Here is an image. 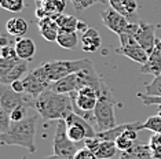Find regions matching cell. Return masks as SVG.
<instances>
[{"mask_svg": "<svg viewBox=\"0 0 161 159\" xmlns=\"http://www.w3.org/2000/svg\"><path fill=\"white\" fill-rule=\"evenodd\" d=\"M35 110L44 121L66 119L72 113H75L70 93H57L51 89L43 92L36 99Z\"/></svg>", "mask_w": 161, "mask_h": 159, "instance_id": "6da1fadb", "label": "cell"}, {"mask_svg": "<svg viewBox=\"0 0 161 159\" xmlns=\"http://www.w3.org/2000/svg\"><path fill=\"white\" fill-rule=\"evenodd\" d=\"M36 125L37 114L29 113L28 117L22 121L11 122L8 131L0 135V143L3 146H18L28 150L29 152H36Z\"/></svg>", "mask_w": 161, "mask_h": 159, "instance_id": "7a4b0ae2", "label": "cell"}, {"mask_svg": "<svg viewBox=\"0 0 161 159\" xmlns=\"http://www.w3.org/2000/svg\"><path fill=\"white\" fill-rule=\"evenodd\" d=\"M94 67L92 62L90 59H77V60H54V62L43 63L42 66L35 69V73H37L40 77L47 80L48 82H57L66 75L79 73L84 69Z\"/></svg>", "mask_w": 161, "mask_h": 159, "instance_id": "3957f363", "label": "cell"}, {"mask_svg": "<svg viewBox=\"0 0 161 159\" xmlns=\"http://www.w3.org/2000/svg\"><path fill=\"white\" fill-rule=\"evenodd\" d=\"M114 106H116V100L113 99L110 89L106 88L102 92V95L98 97L97 106H95V110H94L95 125H97L98 132L109 131V129L117 126L116 115H114Z\"/></svg>", "mask_w": 161, "mask_h": 159, "instance_id": "277c9868", "label": "cell"}, {"mask_svg": "<svg viewBox=\"0 0 161 159\" xmlns=\"http://www.w3.org/2000/svg\"><path fill=\"white\" fill-rule=\"evenodd\" d=\"M68 126L65 119H59L57 121L55 126V135H54V141H53V148H54V154L58 156H62L65 159H73L76 152H77V146L75 141H72L68 136L66 132Z\"/></svg>", "mask_w": 161, "mask_h": 159, "instance_id": "5b68a950", "label": "cell"}, {"mask_svg": "<svg viewBox=\"0 0 161 159\" xmlns=\"http://www.w3.org/2000/svg\"><path fill=\"white\" fill-rule=\"evenodd\" d=\"M19 106H26L29 108L36 107V99L28 93H18L10 85H2L0 88V107L8 114Z\"/></svg>", "mask_w": 161, "mask_h": 159, "instance_id": "8992f818", "label": "cell"}, {"mask_svg": "<svg viewBox=\"0 0 161 159\" xmlns=\"http://www.w3.org/2000/svg\"><path fill=\"white\" fill-rule=\"evenodd\" d=\"M65 122H66V126H68L66 132H68L69 139L75 143L83 141V140L88 139V137H94L98 133L90 121H87L86 118H83L81 115L76 113H72L65 119Z\"/></svg>", "mask_w": 161, "mask_h": 159, "instance_id": "52a82bcc", "label": "cell"}, {"mask_svg": "<svg viewBox=\"0 0 161 159\" xmlns=\"http://www.w3.org/2000/svg\"><path fill=\"white\" fill-rule=\"evenodd\" d=\"M120 40V48L116 49V52L119 55L127 56L128 59L134 60L136 63L145 64L149 59V54L145 51L141 47V44L136 41V38L134 36L128 34V33H123L119 36Z\"/></svg>", "mask_w": 161, "mask_h": 159, "instance_id": "ba28073f", "label": "cell"}, {"mask_svg": "<svg viewBox=\"0 0 161 159\" xmlns=\"http://www.w3.org/2000/svg\"><path fill=\"white\" fill-rule=\"evenodd\" d=\"M101 19L103 25L109 30H112L113 33H116L117 36L123 34V33H127L128 28H130V22H128V18L124 17L123 14L117 13L114 8L109 7L102 11L101 14Z\"/></svg>", "mask_w": 161, "mask_h": 159, "instance_id": "9c48e42d", "label": "cell"}, {"mask_svg": "<svg viewBox=\"0 0 161 159\" xmlns=\"http://www.w3.org/2000/svg\"><path fill=\"white\" fill-rule=\"evenodd\" d=\"M134 37L136 38V41L141 44V47L149 55L153 52V49H154V47H156V41H157L154 25L146 23V22H139Z\"/></svg>", "mask_w": 161, "mask_h": 159, "instance_id": "30bf717a", "label": "cell"}, {"mask_svg": "<svg viewBox=\"0 0 161 159\" xmlns=\"http://www.w3.org/2000/svg\"><path fill=\"white\" fill-rule=\"evenodd\" d=\"M22 80H24V84H25V93L31 95L32 97H35V99H37L43 92L48 91L50 86H51V82H48L43 77H40V75L37 73H35V71L28 73Z\"/></svg>", "mask_w": 161, "mask_h": 159, "instance_id": "8fae6325", "label": "cell"}, {"mask_svg": "<svg viewBox=\"0 0 161 159\" xmlns=\"http://www.w3.org/2000/svg\"><path fill=\"white\" fill-rule=\"evenodd\" d=\"M139 71L143 74H152L154 77L161 73V40L156 41V47L153 52L149 55L147 62L142 64Z\"/></svg>", "mask_w": 161, "mask_h": 159, "instance_id": "7c38bea8", "label": "cell"}, {"mask_svg": "<svg viewBox=\"0 0 161 159\" xmlns=\"http://www.w3.org/2000/svg\"><path fill=\"white\" fill-rule=\"evenodd\" d=\"M81 45L83 51L86 52H97L102 45V38L99 36V32L95 28H88L84 33H81Z\"/></svg>", "mask_w": 161, "mask_h": 159, "instance_id": "4fadbf2b", "label": "cell"}, {"mask_svg": "<svg viewBox=\"0 0 161 159\" xmlns=\"http://www.w3.org/2000/svg\"><path fill=\"white\" fill-rule=\"evenodd\" d=\"M28 67H29V64H28L26 60H18L8 71L0 74V84L2 85H11L14 81L21 80L22 75L28 71Z\"/></svg>", "mask_w": 161, "mask_h": 159, "instance_id": "5bb4252c", "label": "cell"}, {"mask_svg": "<svg viewBox=\"0 0 161 159\" xmlns=\"http://www.w3.org/2000/svg\"><path fill=\"white\" fill-rule=\"evenodd\" d=\"M50 89L54 92H57V93H72V92L79 91L77 73L66 75V77H64L62 80H59V81L53 82L50 86Z\"/></svg>", "mask_w": 161, "mask_h": 159, "instance_id": "9a60e30c", "label": "cell"}, {"mask_svg": "<svg viewBox=\"0 0 161 159\" xmlns=\"http://www.w3.org/2000/svg\"><path fill=\"white\" fill-rule=\"evenodd\" d=\"M39 30L42 37H44L47 41H57L58 34H59V26L54 18L46 17L43 19H39Z\"/></svg>", "mask_w": 161, "mask_h": 159, "instance_id": "2e32d148", "label": "cell"}, {"mask_svg": "<svg viewBox=\"0 0 161 159\" xmlns=\"http://www.w3.org/2000/svg\"><path fill=\"white\" fill-rule=\"evenodd\" d=\"M15 51L21 60L29 62V60L33 59V56L36 54V44L32 38L19 37L15 43Z\"/></svg>", "mask_w": 161, "mask_h": 159, "instance_id": "e0dca14e", "label": "cell"}, {"mask_svg": "<svg viewBox=\"0 0 161 159\" xmlns=\"http://www.w3.org/2000/svg\"><path fill=\"white\" fill-rule=\"evenodd\" d=\"M109 4L112 8H114L117 13L123 14L124 17H132L138 10L136 0H109Z\"/></svg>", "mask_w": 161, "mask_h": 159, "instance_id": "ac0fdd59", "label": "cell"}, {"mask_svg": "<svg viewBox=\"0 0 161 159\" xmlns=\"http://www.w3.org/2000/svg\"><path fill=\"white\" fill-rule=\"evenodd\" d=\"M6 29L8 32L10 36H14V37H21V36L26 34L28 32V22L24 19V18L15 17L11 18V19L7 21Z\"/></svg>", "mask_w": 161, "mask_h": 159, "instance_id": "d6986e66", "label": "cell"}, {"mask_svg": "<svg viewBox=\"0 0 161 159\" xmlns=\"http://www.w3.org/2000/svg\"><path fill=\"white\" fill-rule=\"evenodd\" d=\"M136 133H138V131H135V129H127L123 135H120L119 137H117L114 143H116L117 148H119V151L124 152V151L131 150V148L135 146L134 143L138 137Z\"/></svg>", "mask_w": 161, "mask_h": 159, "instance_id": "ffe728a7", "label": "cell"}, {"mask_svg": "<svg viewBox=\"0 0 161 159\" xmlns=\"http://www.w3.org/2000/svg\"><path fill=\"white\" fill-rule=\"evenodd\" d=\"M42 6L44 7L47 17L57 19L58 17L64 14V10L66 7V0H46L44 3H42Z\"/></svg>", "mask_w": 161, "mask_h": 159, "instance_id": "44dd1931", "label": "cell"}, {"mask_svg": "<svg viewBox=\"0 0 161 159\" xmlns=\"http://www.w3.org/2000/svg\"><path fill=\"white\" fill-rule=\"evenodd\" d=\"M57 43L59 44V47H62V48L73 51V49L77 48V44H79L77 32H59Z\"/></svg>", "mask_w": 161, "mask_h": 159, "instance_id": "7402d4cb", "label": "cell"}, {"mask_svg": "<svg viewBox=\"0 0 161 159\" xmlns=\"http://www.w3.org/2000/svg\"><path fill=\"white\" fill-rule=\"evenodd\" d=\"M117 151H119V148H117L114 141H101V146L95 151V155L98 159H112L116 158Z\"/></svg>", "mask_w": 161, "mask_h": 159, "instance_id": "603a6c76", "label": "cell"}, {"mask_svg": "<svg viewBox=\"0 0 161 159\" xmlns=\"http://www.w3.org/2000/svg\"><path fill=\"white\" fill-rule=\"evenodd\" d=\"M55 21H57L58 26H59L61 32H77L79 19L76 17L68 15V14H62Z\"/></svg>", "mask_w": 161, "mask_h": 159, "instance_id": "cb8c5ba5", "label": "cell"}, {"mask_svg": "<svg viewBox=\"0 0 161 159\" xmlns=\"http://www.w3.org/2000/svg\"><path fill=\"white\" fill-rule=\"evenodd\" d=\"M143 129L161 135V115H152L145 122H141L138 126V131H143Z\"/></svg>", "mask_w": 161, "mask_h": 159, "instance_id": "d4e9b609", "label": "cell"}, {"mask_svg": "<svg viewBox=\"0 0 161 159\" xmlns=\"http://www.w3.org/2000/svg\"><path fill=\"white\" fill-rule=\"evenodd\" d=\"M145 93L149 96H160L161 97V73L156 75L150 84H146L145 86Z\"/></svg>", "mask_w": 161, "mask_h": 159, "instance_id": "484cf974", "label": "cell"}, {"mask_svg": "<svg viewBox=\"0 0 161 159\" xmlns=\"http://www.w3.org/2000/svg\"><path fill=\"white\" fill-rule=\"evenodd\" d=\"M0 6L10 13H19L24 10V0H0Z\"/></svg>", "mask_w": 161, "mask_h": 159, "instance_id": "4316f807", "label": "cell"}, {"mask_svg": "<svg viewBox=\"0 0 161 159\" xmlns=\"http://www.w3.org/2000/svg\"><path fill=\"white\" fill-rule=\"evenodd\" d=\"M149 147L153 152V156L156 159H161V135L154 133V135L150 137Z\"/></svg>", "mask_w": 161, "mask_h": 159, "instance_id": "83f0119b", "label": "cell"}, {"mask_svg": "<svg viewBox=\"0 0 161 159\" xmlns=\"http://www.w3.org/2000/svg\"><path fill=\"white\" fill-rule=\"evenodd\" d=\"M28 111H29V107H26V106L17 107L15 110H13L11 114H10L11 122H19V121H22V119H25L29 115Z\"/></svg>", "mask_w": 161, "mask_h": 159, "instance_id": "f1b7e54d", "label": "cell"}, {"mask_svg": "<svg viewBox=\"0 0 161 159\" xmlns=\"http://www.w3.org/2000/svg\"><path fill=\"white\" fill-rule=\"evenodd\" d=\"M11 126V118H10V114L4 111L3 108H0V135L6 133Z\"/></svg>", "mask_w": 161, "mask_h": 159, "instance_id": "f546056e", "label": "cell"}, {"mask_svg": "<svg viewBox=\"0 0 161 159\" xmlns=\"http://www.w3.org/2000/svg\"><path fill=\"white\" fill-rule=\"evenodd\" d=\"M2 58L10 59V60H19V58L17 55V51H15V45L8 44L6 47H2Z\"/></svg>", "mask_w": 161, "mask_h": 159, "instance_id": "4dcf8cb0", "label": "cell"}, {"mask_svg": "<svg viewBox=\"0 0 161 159\" xmlns=\"http://www.w3.org/2000/svg\"><path fill=\"white\" fill-rule=\"evenodd\" d=\"M73 7H75L77 11H81V10H86L88 8V7L94 6L95 3H99L102 0H70Z\"/></svg>", "mask_w": 161, "mask_h": 159, "instance_id": "1f68e13d", "label": "cell"}, {"mask_svg": "<svg viewBox=\"0 0 161 159\" xmlns=\"http://www.w3.org/2000/svg\"><path fill=\"white\" fill-rule=\"evenodd\" d=\"M73 159H98V158H97V155H95L94 151H91L87 147H84L76 152Z\"/></svg>", "mask_w": 161, "mask_h": 159, "instance_id": "d6a6232c", "label": "cell"}, {"mask_svg": "<svg viewBox=\"0 0 161 159\" xmlns=\"http://www.w3.org/2000/svg\"><path fill=\"white\" fill-rule=\"evenodd\" d=\"M101 141H102V140L98 136L88 137V139L84 140V146L88 148V150H91V151H94V152H95V151L98 150V147L101 146Z\"/></svg>", "mask_w": 161, "mask_h": 159, "instance_id": "836d02e7", "label": "cell"}, {"mask_svg": "<svg viewBox=\"0 0 161 159\" xmlns=\"http://www.w3.org/2000/svg\"><path fill=\"white\" fill-rule=\"evenodd\" d=\"M119 159H143V158H142V155L138 152V150H136V148H135V146H134L132 148H131V150L121 152V155H120Z\"/></svg>", "mask_w": 161, "mask_h": 159, "instance_id": "e575fe53", "label": "cell"}, {"mask_svg": "<svg viewBox=\"0 0 161 159\" xmlns=\"http://www.w3.org/2000/svg\"><path fill=\"white\" fill-rule=\"evenodd\" d=\"M10 86H11L14 91L18 92V93H25V84H24V80H22V78H21V80H17V81H14Z\"/></svg>", "mask_w": 161, "mask_h": 159, "instance_id": "d590c367", "label": "cell"}, {"mask_svg": "<svg viewBox=\"0 0 161 159\" xmlns=\"http://www.w3.org/2000/svg\"><path fill=\"white\" fill-rule=\"evenodd\" d=\"M36 17H37L39 19H43V18H46V17H47L46 10H44V7H43L42 4H39V6H37V8H36Z\"/></svg>", "mask_w": 161, "mask_h": 159, "instance_id": "8d00e7d4", "label": "cell"}, {"mask_svg": "<svg viewBox=\"0 0 161 159\" xmlns=\"http://www.w3.org/2000/svg\"><path fill=\"white\" fill-rule=\"evenodd\" d=\"M88 29V25H87L84 21H80L79 19V23H77V32H80V33H84V32Z\"/></svg>", "mask_w": 161, "mask_h": 159, "instance_id": "74e56055", "label": "cell"}, {"mask_svg": "<svg viewBox=\"0 0 161 159\" xmlns=\"http://www.w3.org/2000/svg\"><path fill=\"white\" fill-rule=\"evenodd\" d=\"M8 44H11V40H8L6 36H3V37H2V47H6Z\"/></svg>", "mask_w": 161, "mask_h": 159, "instance_id": "f35d334b", "label": "cell"}, {"mask_svg": "<svg viewBox=\"0 0 161 159\" xmlns=\"http://www.w3.org/2000/svg\"><path fill=\"white\" fill-rule=\"evenodd\" d=\"M44 159H65V158H62V156H58V155H50V156H46Z\"/></svg>", "mask_w": 161, "mask_h": 159, "instance_id": "ab89813d", "label": "cell"}, {"mask_svg": "<svg viewBox=\"0 0 161 159\" xmlns=\"http://www.w3.org/2000/svg\"><path fill=\"white\" fill-rule=\"evenodd\" d=\"M46 0H36V3H37V4H42V3H44Z\"/></svg>", "mask_w": 161, "mask_h": 159, "instance_id": "60d3db41", "label": "cell"}, {"mask_svg": "<svg viewBox=\"0 0 161 159\" xmlns=\"http://www.w3.org/2000/svg\"><path fill=\"white\" fill-rule=\"evenodd\" d=\"M22 159H28V158L26 156H22Z\"/></svg>", "mask_w": 161, "mask_h": 159, "instance_id": "b9f144b4", "label": "cell"}, {"mask_svg": "<svg viewBox=\"0 0 161 159\" xmlns=\"http://www.w3.org/2000/svg\"><path fill=\"white\" fill-rule=\"evenodd\" d=\"M112 159H117V158H112Z\"/></svg>", "mask_w": 161, "mask_h": 159, "instance_id": "7bdbcfd3", "label": "cell"}]
</instances>
